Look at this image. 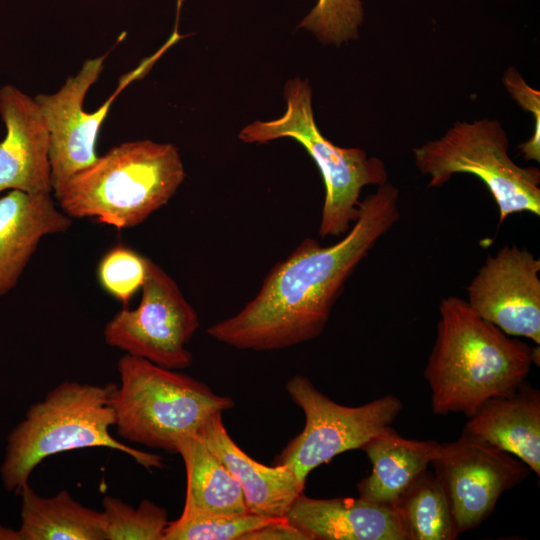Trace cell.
I'll return each instance as SVG.
<instances>
[{"label":"cell","mask_w":540,"mask_h":540,"mask_svg":"<svg viewBox=\"0 0 540 540\" xmlns=\"http://www.w3.org/2000/svg\"><path fill=\"white\" fill-rule=\"evenodd\" d=\"M399 190L385 183L361 200L359 215L336 243L305 238L265 276L237 314L207 330L228 346L254 351L291 347L323 332L346 281L399 220Z\"/></svg>","instance_id":"obj_1"},{"label":"cell","mask_w":540,"mask_h":540,"mask_svg":"<svg viewBox=\"0 0 540 540\" xmlns=\"http://www.w3.org/2000/svg\"><path fill=\"white\" fill-rule=\"evenodd\" d=\"M539 346L512 338L456 296L439 305L432 351L424 369L435 415L468 418L489 398L506 394L539 365Z\"/></svg>","instance_id":"obj_2"},{"label":"cell","mask_w":540,"mask_h":540,"mask_svg":"<svg viewBox=\"0 0 540 540\" xmlns=\"http://www.w3.org/2000/svg\"><path fill=\"white\" fill-rule=\"evenodd\" d=\"M184 178L174 145L128 141L72 175L54 197L70 218H94L121 230L143 223L166 205Z\"/></svg>","instance_id":"obj_3"},{"label":"cell","mask_w":540,"mask_h":540,"mask_svg":"<svg viewBox=\"0 0 540 540\" xmlns=\"http://www.w3.org/2000/svg\"><path fill=\"white\" fill-rule=\"evenodd\" d=\"M113 386L66 381L33 404L7 437L0 470L4 488L19 494L45 458L81 448H111L148 469L161 467L158 455L134 449L110 434L114 426L110 404Z\"/></svg>","instance_id":"obj_4"},{"label":"cell","mask_w":540,"mask_h":540,"mask_svg":"<svg viewBox=\"0 0 540 540\" xmlns=\"http://www.w3.org/2000/svg\"><path fill=\"white\" fill-rule=\"evenodd\" d=\"M110 404L117 434L134 443L175 452L214 414L233 408L230 397L187 375L125 354Z\"/></svg>","instance_id":"obj_5"},{"label":"cell","mask_w":540,"mask_h":540,"mask_svg":"<svg viewBox=\"0 0 540 540\" xmlns=\"http://www.w3.org/2000/svg\"><path fill=\"white\" fill-rule=\"evenodd\" d=\"M284 94L286 112L278 119L245 126L239 139L262 143L290 137L299 142L316 163L325 186L319 235H344L358 218L362 189L387 183L386 166L380 158L368 156L360 148L339 147L322 135L314 119L307 80L297 77L288 81Z\"/></svg>","instance_id":"obj_6"},{"label":"cell","mask_w":540,"mask_h":540,"mask_svg":"<svg viewBox=\"0 0 540 540\" xmlns=\"http://www.w3.org/2000/svg\"><path fill=\"white\" fill-rule=\"evenodd\" d=\"M509 141L497 120L456 122L437 140L413 149L417 169L429 187H441L454 174L478 177L499 210V224L512 214L540 216V171L520 167L508 155Z\"/></svg>","instance_id":"obj_7"},{"label":"cell","mask_w":540,"mask_h":540,"mask_svg":"<svg viewBox=\"0 0 540 540\" xmlns=\"http://www.w3.org/2000/svg\"><path fill=\"white\" fill-rule=\"evenodd\" d=\"M292 401L305 415V426L275 459L288 467L305 485L310 472L337 455L361 447L395 421L402 401L391 394L361 406H344L318 390L303 375L293 376L286 384Z\"/></svg>","instance_id":"obj_8"},{"label":"cell","mask_w":540,"mask_h":540,"mask_svg":"<svg viewBox=\"0 0 540 540\" xmlns=\"http://www.w3.org/2000/svg\"><path fill=\"white\" fill-rule=\"evenodd\" d=\"M141 289L139 305L123 306L106 324V343L168 369L189 367L193 356L186 345L199 328L197 312L176 281L151 259Z\"/></svg>","instance_id":"obj_9"},{"label":"cell","mask_w":540,"mask_h":540,"mask_svg":"<svg viewBox=\"0 0 540 540\" xmlns=\"http://www.w3.org/2000/svg\"><path fill=\"white\" fill-rule=\"evenodd\" d=\"M430 465L447 496L457 537L485 521L500 496L531 471L511 453L465 431L455 441L438 442Z\"/></svg>","instance_id":"obj_10"},{"label":"cell","mask_w":540,"mask_h":540,"mask_svg":"<svg viewBox=\"0 0 540 540\" xmlns=\"http://www.w3.org/2000/svg\"><path fill=\"white\" fill-rule=\"evenodd\" d=\"M108 54L87 59L78 73L69 77L57 92L38 94L34 98L49 132L53 195L61 190L72 175L96 160L98 132L114 99L131 81L145 74L159 57L156 53L145 59L135 70L123 75L110 98L96 111L89 113L83 108L84 99L99 78Z\"/></svg>","instance_id":"obj_11"},{"label":"cell","mask_w":540,"mask_h":540,"mask_svg":"<svg viewBox=\"0 0 540 540\" xmlns=\"http://www.w3.org/2000/svg\"><path fill=\"white\" fill-rule=\"evenodd\" d=\"M540 260L526 248L505 245L467 287L470 307L509 336L540 345Z\"/></svg>","instance_id":"obj_12"},{"label":"cell","mask_w":540,"mask_h":540,"mask_svg":"<svg viewBox=\"0 0 540 540\" xmlns=\"http://www.w3.org/2000/svg\"><path fill=\"white\" fill-rule=\"evenodd\" d=\"M6 135L0 142V193L52 194L49 132L34 98L12 85L0 89Z\"/></svg>","instance_id":"obj_13"},{"label":"cell","mask_w":540,"mask_h":540,"mask_svg":"<svg viewBox=\"0 0 540 540\" xmlns=\"http://www.w3.org/2000/svg\"><path fill=\"white\" fill-rule=\"evenodd\" d=\"M284 517L309 540H409L395 507L361 496L315 499L301 493Z\"/></svg>","instance_id":"obj_14"},{"label":"cell","mask_w":540,"mask_h":540,"mask_svg":"<svg viewBox=\"0 0 540 540\" xmlns=\"http://www.w3.org/2000/svg\"><path fill=\"white\" fill-rule=\"evenodd\" d=\"M196 436L229 470L238 482L249 512L268 518L285 516L294 500L303 493L301 484L285 465L261 464L244 451L229 436L222 413L212 415Z\"/></svg>","instance_id":"obj_15"},{"label":"cell","mask_w":540,"mask_h":540,"mask_svg":"<svg viewBox=\"0 0 540 540\" xmlns=\"http://www.w3.org/2000/svg\"><path fill=\"white\" fill-rule=\"evenodd\" d=\"M71 224L52 194L10 190L0 197V297L16 286L41 239Z\"/></svg>","instance_id":"obj_16"},{"label":"cell","mask_w":540,"mask_h":540,"mask_svg":"<svg viewBox=\"0 0 540 540\" xmlns=\"http://www.w3.org/2000/svg\"><path fill=\"white\" fill-rule=\"evenodd\" d=\"M463 431L511 453L540 476V392L527 380L486 400Z\"/></svg>","instance_id":"obj_17"},{"label":"cell","mask_w":540,"mask_h":540,"mask_svg":"<svg viewBox=\"0 0 540 540\" xmlns=\"http://www.w3.org/2000/svg\"><path fill=\"white\" fill-rule=\"evenodd\" d=\"M435 440H414L399 435L391 426L362 447L372 471L358 484L359 496L393 506L406 488L427 469L437 445Z\"/></svg>","instance_id":"obj_18"},{"label":"cell","mask_w":540,"mask_h":540,"mask_svg":"<svg viewBox=\"0 0 540 540\" xmlns=\"http://www.w3.org/2000/svg\"><path fill=\"white\" fill-rule=\"evenodd\" d=\"M175 452L186 468L183 517H214L249 512L229 470L196 435L181 439Z\"/></svg>","instance_id":"obj_19"},{"label":"cell","mask_w":540,"mask_h":540,"mask_svg":"<svg viewBox=\"0 0 540 540\" xmlns=\"http://www.w3.org/2000/svg\"><path fill=\"white\" fill-rule=\"evenodd\" d=\"M21 496V525L14 540H106L103 512L87 508L67 490L42 497L29 484Z\"/></svg>","instance_id":"obj_20"},{"label":"cell","mask_w":540,"mask_h":540,"mask_svg":"<svg viewBox=\"0 0 540 540\" xmlns=\"http://www.w3.org/2000/svg\"><path fill=\"white\" fill-rule=\"evenodd\" d=\"M394 507L400 513L409 540H454L452 513L434 472L423 471L402 493Z\"/></svg>","instance_id":"obj_21"},{"label":"cell","mask_w":540,"mask_h":540,"mask_svg":"<svg viewBox=\"0 0 540 540\" xmlns=\"http://www.w3.org/2000/svg\"><path fill=\"white\" fill-rule=\"evenodd\" d=\"M102 504L106 540H163L169 524L163 507L145 499L134 508L112 496Z\"/></svg>","instance_id":"obj_22"},{"label":"cell","mask_w":540,"mask_h":540,"mask_svg":"<svg viewBox=\"0 0 540 540\" xmlns=\"http://www.w3.org/2000/svg\"><path fill=\"white\" fill-rule=\"evenodd\" d=\"M277 518L251 512L214 517H183L169 522L163 540H245Z\"/></svg>","instance_id":"obj_23"},{"label":"cell","mask_w":540,"mask_h":540,"mask_svg":"<svg viewBox=\"0 0 540 540\" xmlns=\"http://www.w3.org/2000/svg\"><path fill=\"white\" fill-rule=\"evenodd\" d=\"M149 258L125 245H116L100 259L97 277L101 287L127 306L142 288L148 271Z\"/></svg>","instance_id":"obj_24"},{"label":"cell","mask_w":540,"mask_h":540,"mask_svg":"<svg viewBox=\"0 0 540 540\" xmlns=\"http://www.w3.org/2000/svg\"><path fill=\"white\" fill-rule=\"evenodd\" d=\"M363 16L361 0H318L300 27L324 43L340 44L358 37Z\"/></svg>","instance_id":"obj_25"},{"label":"cell","mask_w":540,"mask_h":540,"mask_svg":"<svg viewBox=\"0 0 540 540\" xmlns=\"http://www.w3.org/2000/svg\"><path fill=\"white\" fill-rule=\"evenodd\" d=\"M503 83L511 97L534 118V130L531 138L519 148L526 160L540 161V92L532 88L520 73L509 67L503 75Z\"/></svg>","instance_id":"obj_26"},{"label":"cell","mask_w":540,"mask_h":540,"mask_svg":"<svg viewBox=\"0 0 540 540\" xmlns=\"http://www.w3.org/2000/svg\"><path fill=\"white\" fill-rule=\"evenodd\" d=\"M309 540L308 536L285 517L277 518L248 534L245 540Z\"/></svg>","instance_id":"obj_27"}]
</instances>
